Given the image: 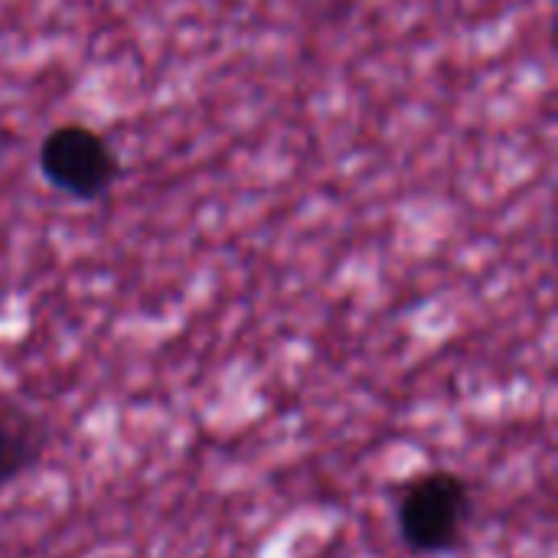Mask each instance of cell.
I'll return each mask as SVG.
<instances>
[{
  "label": "cell",
  "mask_w": 558,
  "mask_h": 558,
  "mask_svg": "<svg viewBox=\"0 0 558 558\" xmlns=\"http://www.w3.org/2000/svg\"><path fill=\"white\" fill-rule=\"evenodd\" d=\"M471 513L474 497L468 481L451 471H428L402 494L399 536L412 553H448L461 546Z\"/></svg>",
  "instance_id": "cell-1"
},
{
  "label": "cell",
  "mask_w": 558,
  "mask_h": 558,
  "mask_svg": "<svg viewBox=\"0 0 558 558\" xmlns=\"http://www.w3.org/2000/svg\"><path fill=\"white\" fill-rule=\"evenodd\" d=\"M36 163L43 180L56 193H65L82 203L105 196L121 177V160L105 141V134L78 121L56 124L43 137Z\"/></svg>",
  "instance_id": "cell-2"
},
{
  "label": "cell",
  "mask_w": 558,
  "mask_h": 558,
  "mask_svg": "<svg viewBox=\"0 0 558 558\" xmlns=\"http://www.w3.org/2000/svg\"><path fill=\"white\" fill-rule=\"evenodd\" d=\"M49 448V428L20 405H0V490L29 474Z\"/></svg>",
  "instance_id": "cell-3"
}]
</instances>
